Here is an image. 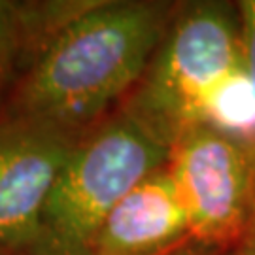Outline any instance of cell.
<instances>
[{
	"label": "cell",
	"mask_w": 255,
	"mask_h": 255,
	"mask_svg": "<svg viewBox=\"0 0 255 255\" xmlns=\"http://www.w3.org/2000/svg\"><path fill=\"white\" fill-rule=\"evenodd\" d=\"M240 64V17L223 4H193L174 15L119 110L170 147L185 130L201 125L210 97Z\"/></svg>",
	"instance_id": "3957f363"
},
{
	"label": "cell",
	"mask_w": 255,
	"mask_h": 255,
	"mask_svg": "<svg viewBox=\"0 0 255 255\" xmlns=\"http://www.w3.org/2000/svg\"><path fill=\"white\" fill-rule=\"evenodd\" d=\"M80 136L8 110L0 114V255H32L49 193Z\"/></svg>",
	"instance_id": "5b68a950"
},
{
	"label": "cell",
	"mask_w": 255,
	"mask_h": 255,
	"mask_svg": "<svg viewBox=\"0 0 255 255\" xmlns=\"http://www.w3.org/2000/svg\"><path fill=\"white\" fill-rule=\"evenodd\" d=\"M255 153V85L244 64L218 85L202 112V123Z\"/></svg>",
	"instance_id": "52a82bcc"
},
{
	"label": "cell",
	"mask_w": 255,
	"mask_h": 255,
	"mask_svg": "<svg viewBox=\"0 0 255 255\" xmlns=\"http://www.w3.org/2000/svg\"><path fill=\"white\" fill-rule=\"evenodd\" d=\"M34 44L28 4L0 2V82L21 47Z\"/></svg>",
	"instance_id": "ba28073f"
},
{
	"label": "cell",
	"mask_w": 255,
	"mask_h": 255,
	"mask_svg": "<svg viewBox=\"0 0 255 255\" xmlns=\"http://www.w3.org/2000/svg\"><path fill=\"white\" fill-rule=\"evenodd\" d=\"M164 255H223V252L216 250V248L204 246L201 242H197L195 238H191V240L183 242L182 246H178L176 250H172V252H168V254Z\"/></svg>",
	"instance_id": "30bf717a"
},
{
	"label": "cell",
	"mask_w": 255,
	"mask_h": 255,
	"mask_svg": "<svg viewBox=\"0 0 255 255\" xmlns=\"http://www.w3.org/2000/svg\"><path fill=\"white\" fill-rule=\"evenodd\" d=\"M168 149L119 108L85 130L49 193L32 255H87L114 206L166 166Z\"/></svg>",
	"instance_id": "7a4b0ae2"
},
{
	"label": "cell",
	"mask_w": 255,
	"mask_h": 255,
	"mask_svg": "<svg viewBox=\"0 0 255 255\" xmlns=\"http://www.w3.org/2000/svg\"><path fill=\"white\" fill-rule=\"evenodd\" d=\"M174 15L164 2H85L32 55L8 112L83 134L134 89Z\"/></svg>",
	"instance_id": "6da1fadb"
},
{
	"label": "cell",
	"mask_w": 255,
	"mask_h": 255,
	"mask_svg": "<svg viewBox=\"0 0 255 255\" xmlns=\"http://www.w3.org/2000/svg\"><path fill=\"white\" fill-rule=\"evenodd\" d=\"M166 170L197 242L225 252L246 237L255 216L254 151L197 125L170 146Z\"/></svg>",
	"instance_id": "277c9868"
},
{
	"label": "cell",
	"mask_w": 255,
	"mask_h": 255,
	"mask_svg": "<svg viewBox=\"0 0 255 255\" xmlns=\"http://www.w3.org/2000/svg\"><path fill=\"white\" fill-rule=\"evenodd\" d=\"M231 250H235L233 255H255V216L254 223H252L250 231L246 233V237L242 238L235 248H231Z\"/></svg>",
	"instance_id": "8fae6325"
},
{
	"label": "cell",
	"mask_w": 255,
	"mask_h": 255,
	"mask_svg": "<svg viewBox=\"0 0 255 255\" xmlns=\"http://www.w3.org/2000/svg\"><path fill=\"white\" fill-rule=\"evenodd\" d=\"M191 238L185 208L164 166L114 206L87 255H164Z\"/></svg>",
	"instance_id": "8992f818"
},
{
	"label": "cell",
	"mask_w": 255,
	"mask_h": 255,
	"mask_svg": "<svg viewBox=\"0 0 255 255\" xmlns=\"http://www.w3.org/2000/svg\"><path fill=\"white\" fill-rule=\"evenodd\" d=\"M240 44H242V64L252 83L255 85V0L240 2Z\"/></svg>",
	"instance_id": "9c48e42d"
}]
</instances>
